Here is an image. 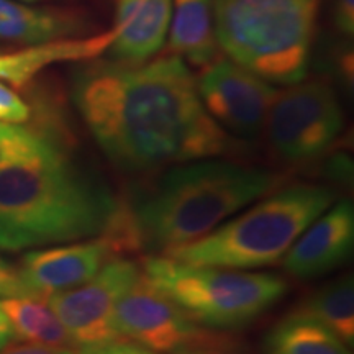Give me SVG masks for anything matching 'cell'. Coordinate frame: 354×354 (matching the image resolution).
Segmentation results:
<instances>
[{"label":"cell","instance_id":"7402d4cb","mask_svg":"<svg viewBox=\"0 0 354 354\" xmlns=\"http://www.w3.org/2000/svg\"><path fill=\"white\" fill-rule=\"evenodd\" d=\"M30 109L19 94L0 82V122L24 123L28 120Z\"/></svg>","mask_w":354,"mask_h":354},{"label":"cell","instance_id":"7a4b0ae2","mask_svg":"<svg viewBox=\"0 0 354 354\" xmlns=\"http://www.w3.org/2000/svg\"><path fill=\"white\" fill-rule=\"evenodd\" d=\"M120 215L109 184L48 135L33 151L0 167V250L102 236Z\"/></svg>","mask_w":354,"mask_h":354},{"label":"cell","instance_id":"44dd1931","mask_svg":"<svg viewBox=\"0 0 354 354\" xmlns=\"http://www.w3.org/2000/svg\"><path fill=\"white\" fill-rule=\"evenodd\" d=\"M172 354H248L245 348L225 335L210 333L198 328Z\"/></svg>","mask_w":354,"mask_h":354},{"label":"cell","instance_id":"4fadbf2b","mask_svg":"<svg viewBox=\"0 0 354 354\" xmlns=\"http://www.w3.org/2000/svg\"><path fill=\"white\" fill-rule=\"evenodd\" d=\"M172 0H118L117 37L109 51L115 61L145 63L161 50L169 32Z\"/></svg>","mask_w":354,"mask_h":354},{"label":"cell","instance_id":"d4e9b609","mask_svg":"<svg viewBox=\"0 0 354 354\" xmlns=\"http://www.w3.org/2000/svg\"><path fill=\"white\" fill-rule=\"evenodd\" d=\"M333 19L336 28L346 37L354 33V0H333Z\"/></svg>","mask_w":354,"mask_h":354},{"label":"cell","instance_id":"cb8c5ba5","mask_svg":"<svg viewBox=\"0 0 354 354\" xmlns=\"http://www.w3.org/2000/svg\"><path fill=\"white\" fill-rule=\"evenodd\" d=\"M77 354H158V353L140 346V344L136 343L125 342V339H117V342L99 344V346L79 349Z\"/></svg>","mask_w":354,"mask_h":354},{"label":"cell","instance_id":"30bf717a","mask_svg":"<svg viewBox=\"0 0 354 354\" xmlns=\"http://www.w3.org/2000/svg\"><path fill=\"white\" fill-rule=\"evenodd\" d=\"M113 326L122 339L154 353H174L198 326L143 274L118 300Z\"/></svg>","mask_w":354,"mask_h":354},{"label":"cell","instance_id":"ba28073f","mask_svg":"<svg viewBox=\"0 0 354 354\" xmlns=\"http://www.w3.org/2000/svg\"><path fill=\"white\" fill-rule=\"evenodd\" d=\"M140 276L135 261H107L87 282L50 295L48 305L77 349L117 342L122 338L113 326L115 307Z\"/></svg>","mask_w":354,"mask_h":354},{"label":"cell","instance_id":"484cf974","mask_svg":"<svg viewBox=\"0 0 354 354\" xmlns=\"http://www.w3.org/2000/svg\"><path fill=\"white\" fill-rule=\"evenodd\" d=\"M79 349L73 348H57L48 346V344L25 343V344H7L0 349V354H77Z\"/></svg>","mask_w":354,"mask_h":354},{"label":"cell","instance_id":"5bb4252c","mask_svg":"<svg viewBox=\"0 0 354 354\" xmlns=\"http://www.w3.org/2000/svg\"><path fill=\"white\" fill-rule=\"evenodd\" d=\"M117 37V28L84 39H59L30 46L28 50L0 55V81L24 86L50 64L64 61H91L107 51Z\"/></svg>","mask_w":354,"mask_h":354},{"label":"cell","instance_id":"603a6c76","mask_svg":"<svg viewBox=\"0 0 354 354\" xmlns=\"http://www.w3.org/2000/svg\"><path fill=\"white\" fill-rule=\"evenodd\" d=\"M0 297L15 299L30 297L35 299L28 287L25 286L19 269H15L10 263L0 258Z\"/></svg>","mask_w":354,"mask_h":354},{"label":"cell","instance_id":"2e32d148","mask_svg":"<svg viewBox=\"0 0 354 354\" xmlns=\"http://www.w3.org/2000/svg\"><path fill=\"white\" fill-rule=\"evenodd\" d=\"M81 30V21L71 13L32 8L13 0H0V41L37 46L59 41Z\"/></svg>","mask_w":354,"mask_h":354},{"label":"cell","instance_id":"5b68a950","mask_svg":"<svg viewBox=\"0 0 354 354\" xmlns=\"http://www.w3.org/2000/svg\"><path fill=\"white\" fill-rule=\"evenodd\" d=\"M335 192L315 184L282 189L169 258L194 266L254 269L277 263L310 225L333 205Z\"/></svg>","mask_w":354,"mask_h":354},{"label":"cell","instance_id":"e0dca14e","mask_svg":"<svg viewBox=\"0 0 354 354\" xmlns=\"http://www.w3.org/2000/svg\"><path fill=\"white\" fill-rule=\"evenodd\" d=\"M264 354H351L346 343L304 310L290 313L266 335Z\"/></svg>","mask_w":354,"mask_h":354},{"label":"cell","instance_id":"52a82bcc","mask_svg":"<svg viewBox=\"0 0 354 354\" xmlns=\"http://www.w3.org/2000/svg\"><path fill=\"white\" fill-rule=\"evenodd\" d=\"M343 122L342 105L330 84L300 81L277 92L264 128L274 153L282 161L299 165L328 151Z\"/></svg>","mask_w":354,"mask_h":354},{"label":"cell","instance_id":"9a60e30c","mask_svg":"<svg viewBox=\"0 0 354 354\" xmlns=\"http://www.w3.org/2000/svg\"><path fill=\"white\" fill-rule=\"evenodd\" d=\"M169 50L184 61L207 66L214 61L216 38L214 28V0H172Z\"/></svg>","mask_w":354,"mask_h":354},{"label":"cell","instance_id":"277c9868","mask_svg":"<svg viewBox=\"0 0 354 354\" xmlns=\"http://www.w3.org/2000/svg\"><path fill=\"white\" fill-rule=\"evenodd\" d=\"M318 0H214L216 44L269 84L307 76Z\"/></svg>","mask_w":354,"mask_h":354},{"label":"cell","instance_id":"83f0119b","mask_svg":"<svg viewBox=\"0 0 354 354\" xmlns=\"http://www.w3.org/2000/svg\"><path fill=\"white\" fill-rule=\"evenodd\" d=\"M25 2H37V0H25Z\"/></svg>","mask_w":354,"mask_h":354},{"label":"cell","instance_id":"ac0fdd59","mask_svg":"<svg viewBox=\"0 0 354 354\" xmlns=\"http://www.w3.org/2000/svg\"><path fill=\"white\" fill-rule=\"evenodd\" d=\"M0 307L10 322L15 336L28 343L77 349L50 305L39 299H2Z\"/></svg>","mask_w":354,"mask_h":354},{"label":"cell","instance_id":"8992f818","mask_svg":"<svg viewBox=\"0 0 354 354\" xmlns=\"http://www.w3.org/2000/svg\"><path fill=\"white\" fill-rule=\"evenodd\" d=\"M143 276L194 323L218 330L251 325L287 290L276 274L185 264L169 256L146 258Z\"/></svg>","mask_w":354,"mask_h":354},{"label":"cell","instance_id":"9c48e42d","mask_svg":"<svg viewBox=\"0 0 354 354\" xmlns=\"http://www.w3.org/2000/svg\"><path fill=\"white\" fill-rule=\"evenodd\" d=\"M197 92L203 109L225 131L253 140L264 130L277 91L234 61L207 64Z\"/></svg>","mask_w":354,"mask_h":354},{"label":"cell","instance_id":"ffe728a7","mask_svg":"<svg viewBox=\"0 0 354 354\" xmlns=\"http://www.w3.org/2000/svg\"><path fill=\"white\" fill-rule=\"evenodd\" d=\"M46 135L21 123L0 122V167L33 151Z\"/></svg>","mask_w":354,"mask_h":354},{"label":"cell","instance_id":"d6986e66","mask_svg":"<svg viewBox=\"0 0 354 354\" xmlns=\"http://www.w3.org/2000/svg\"><path fill=\"white\" fill-rule=\"evenodd\" d=\"M305 313L328 326L344 343H354V286L353 277L344 276L325 286L304 305Z\"/></svg>","mask_w":354,"mask_h":354},{"label":"cell","instance_id":"3957f363","mask_svg":"<svg viewBox=\"0 0 354 354\" xmlns=\"http://www.w3.org/2000/svg\"><path fill=\"white\" fill-rule=\"evenodd\" d=\"M274 184L269 171L216 159L172 167L123 220L127 246L169 254L214 232Z\"/></svg>","mask_w":354,"mask_h":354},{"label":"cell","instance_id":"4316f807","mask_svg":"<svg viewBox=\"0 0 354 354\" xmlns=\"http://www.w3.org/2000/svg\"><path fill=\"white\" fill-rule=\"evenodd\" d=\"M15 331H13L10 322L3 313L2 307H0V349H3L7 344H10L15 339Z\"/></svg>","mask_w":354,"mask_h":354},{"label":"cell","instance_id":"7c38bea8","mask_svg":"<svg viewBox=\"0 0 354 354\" xmlns=\"http://www.w3.org/2000/svg\"><path fill=\"white\" fill-rule=\"evenodd\" d=\"M354 205L342 201L323 212L294 241L284 254V269L290 276L312 279L333 271L353 253Z\"/></svg>","mask_w":354,"mask_h":354},{"label":"cell","instance_id":"8fae6325","mask_svg":"<svg viewBox=\"0 0 354 354\" xmlns=\"http://www.w3.org/2000/svg\"><path fill=\"white\" fill-rule=\"evenodd\" d=\"M113 246L107 238L99 241L33 250L21 258L19 269L35 299L46 300L92 279L109 261Z\"/></svg>","mask_w":354,"mask_h":354},{"label":"cell","instance_id":"6da1fadb","mask_svg":"<svg viewBox=\"0 0 354 354\" xmlns=\"http://www.w3.org/2000/svg\"><path fill=\"white\" fill-rule=\"evenodd\" d=\"M73 100L102 153L123 172L221 156L228 133L203 109L180 56L94 61L73 79Z\"/></svg>","mask_w":354,"mask_h":354}]
</instances>
